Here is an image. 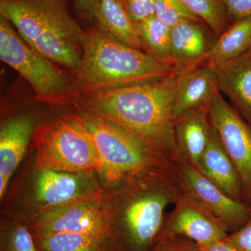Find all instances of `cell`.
I'll return each instance as SVG.
<instances>
[{"instance_id":"1","label":"cell","mask_w":251,"mask_h":251,"mask_svg":"<svg viewBox=\"0 0 251 251\" xmlns=\"http://www.w3.org/2000/svg\"><path fill=\"white\" fill-rule=\"evenodd\" d=\"M195 66L179 68L168 76L143 83L77 92L72 95L71 106L120 125L171 161L176 153L175 93L181 77Z\"/></svg>"},{"instance_id":"2","label":"cell","mask_w":251,"mask_h":251,"mask_svg":"<svg viewBox=\"0 0 251 251\" xmlns=\"http://www.w3.org/2000/svg\"><path fill=\"white\" fill-rule=\"evenodd\" d=\"M64 115L80 126L92 140L100 163L97 174L109 194L171 170L168 157L120 125L74 107Z\"/></svg>"},{"instance_id":"3","label":"cell","mask_w":251,"mask_h":251,"mask_svg":"<svg viewBox=\"0 0 251 251\" xmlns=\"http://www.w3.org/2000/svg\"><path fill=\"white\" fill-rule=\"evenodd\" d=\"M0 14L33 49L72 74L78 70L85 29L66 0H0Z\"/></svg>"},{"instance_id":"4","label":"cell","mask_w":251,"mask_h":251,"mask_svg":"<svg viewBox=\"0 0 251 251\" xmlns=\"http://www.w3.org/2000/svg\"><path fill=\"white\" fill-rule=\"evenodd\" d=\"M179 68L110 40L95 28H89L84 30L80 67L73 74L72 95L158 80Z\"/></svg>"},{"instance_id":"5","label":"cell","mask_w":251,"mask_h":251,"mask_svg":"<svg viewBox=\"0 0 251 251\" xmlns=\"http://www.w3.org/2000/svg\"><path fill=\"white\" fill-rule=\"evenodd\" d=\"M180 195L171 170L111 195L110 230L119 249L150 251L163 229L167 208Z\"/></svg>"},{"instance_id":"6","label":"cell","mask_w":251,"mask_h":251,"mask_svg":"<svg viewBox=\"0 0 251 251\" xmlns=\"http://www.w3.org/2000/svg\"><path fill=\"white\" fill-rule=\"evenodd\" d=\"M0 59L27 80L37 101L59 107L72 104L74 75L28 45L1 16Z\"/></svg>"},{"instance_id":"7","label":"cell","mask_w":251,"mask_h":251,"mask_svg":"<svg viewBox=\"0 0 251 251\" xmlns=\"http://www.w3.org/2000/svg\"><path fill=\"white\" fill-rule=\"evenodd\" d=\"M4 214L27 221L61 206L101 194L97 173H67L33 168Z\"/></svg>"},{"instance_id":"8","label":"cell","mask_w":251,"mask_h":251,"mask_svg":"<svg viewBox=\"0 0 251 251\" xmlns=\"http://www.w3.org/2000/svg\"><path fill=\"white\" fill-rule=\"evenodd\" d=\"M36 170L97 173L100 168L92 140L82 128L66 116L36 126L32 140Z\"/></svg>"},{"instance_id":"9","label":"cell","mask_w":251,"mask_h":251,"mask_svg":"<svg viewBox=\"0 0 251 251\" xmlns=\"http://www.w3.org/2000/svg\"><path fill=\"white\" fill-rule=\"evenodd\" d=\"M171 175L180 193L214 216L228 234L250 217V206L229 197L198 168L181 161H171Z\"/></svg>"},{"instance_id":"10","label":"cell","mask_w":251,"mask_h":251,"mask_svg":"<svg viewBox=\"0 0 251 251\" xmlns=\"http://www.w3.org/2000/svg\"><path fill=\"white\" fill-rule=\"evenodd\" d=\"M112 198L106 191L25 221L36 236L69 232L111 235Z\"/></svg>"},{"instance_id":"11","label":"cell","mask_w":251,"mask_h":251,"mask_svg":"<svg viewBox=\"0 0 251 251\" xmlns=\"http://www.w3.org/2000/svg\"><path fill=\"white\" fill-rule=\"evenodd\" d=\"M209 118L240 177L242 194L251 200V125L218 90L209 105Z\"/></svg>"},{"instance_id":"12","label":"cell","mask_w":251,"mask_h":251,"mask_svg":"<svg viewBox=\"0 0 251 251\" xmlns=\"http://www.w3.org/2000/svg\"><path fill=\"white\" fill-rule=\"evenodd\" d=\"M173 205L171 212L166 214L161 232L186 238L197 244L228 235L219 220L183 195Z\"/></svg>"},{"instance_id":"13","label":"cell","mask_w":251,"mask_h":251,"mask_svg":"<svg viewBox=\"0 0 251 251\" xmlns=\"http://www.w3.org/2000/svg\"><path fill=\"white\" fill-rule=\"evenodd\" d=\"M36 125L29 115L13 117L0 128V198L7 191L11 176L21 163L32 140Z\"/></svg>"},{"instance_id":"14","label":"cell","mask_w":251,"mask_h":251,"mask_svg":"<svg viewBox=\"0 0 251 251\" xmlns=\"http://www.w3.org/2000/svg\"><path fill=\"white\" fill-rule=\"evenodd\" d=\"M211 125L209 106L187 112L175 120L176 156L171 161H181L198 168L210 139Z\"/></svg>"},{"instance_id":"15","label":"cell","mask_w":251,"mask_h":251,"mask_svg":"<svg viewBox=\"0 0 251 251\" xmlns=\"http://www.w3.org/2000/svg\"><path fill=\"white\" fill-rule=\"evenodd\" d=\"M219 90L214 68L205 63L195 66L181 77L173 103L175 120L187 112L209 106Z\"/></svg>"},{"instance_id":"16","label":"cell","mask_w":251,"mask_h":251,"mask_svg":"<svg viewBox=\"0 0 251 251\" xmlns=\"http://www.w3.org/2000/svg\"><path fill=\"white\" fill-rule=\"evenodd\" d=\"M213 68L219 92L227 97L251 125V57L244 54Z\"/></svg>"},{"instance_id":"17","label":"cell","mask_w":251,"mask_h":251,"mask_svg":"<svg viewBox=\"0 0 251 251\" xmlns=\"http://www.w3.org/2000/svg\"><path fill=\"white\" fill-rule=\"evenodd\" d=\"M198 169L229 197L242 202L240 177L213 126L209 144L200 161Z\"/></svg>"},{"instance_id":"18","label":"cell","mask_w":251,"mask_h":251,"mask_svg":"<svg viewBox=\"0 0 251 251\" xmlns=\"http://www.w3.org/2000/svg\"><path fill=\"white\" fill-rule=\"evenodd\" d=\"M203 24L202 21H186L171 28V55L175 67L204 63L213 44Z\"/></svg>"},{"instance_id":"19","label":"cell","mask_w":251,"mask_h":251,"mask_svg":"<svg viewBox=\"0 0 251 251\" xmlns=\"http://www.w3.org/2000/svg\"><path fill=\"white\" fill-rule=\"evenodd\" d=\"M94 25L110 40L144 51L124 0H99Z\"/></svg>"},{"instance_id":"20","label":"cell","mask_w":251,"mask_h":251,"mask_svg":"<svg viewBox=\"0 0 251 251\" xmlns=\"http://www.w3.org/2000/svg\"><path fill=\"white\" fill-rule=\"evenodd\" d=\"M251 47V17L231 24L206 54L204 63L215 67L247 53Z\"/></svg>"},{"instance_id":"21","label":"cell","mask_w":251,"mask_h":251,"mask_svg":"<svg viewBox=\"0 0 251 251\" xmlns=\"http://www.w3.org/2000/svg\"><path fill=\"white\" fill-rule=\"evenodd\" d=\"M34 237L38 251H109L116 245L111 235L59 232Z\"/></svg>"},{"instance_id":"22","label":"cell","mask_w":251,"mask_h":251,"mask_svg":"<svg viewBox=\"0 0 251 251\" xmlns=\"http://www.w3.org/2000/svg\"><path fill=\"white\" fill-rule=\"evenodd\" d=\"M144 52L161 62L175 67L171 55V28L156 16L134 25Z\"/></svg>"},{"instance_id":"23","label":"cell","mask_w":251,"mask_h":251,"mask_svg":"<svg viewBox=\"0 0 251 251\" xmlns=\"http://www.w3.org/2000/svg\"><path fill=\"white\" fill-rule=\"evenodd\" d=\"M0 251H38L27 222L17 216L3 214L0 224Z\"/></svg>"},{"instance_id":"24","label":"cell","mask_w":251,"mask_h":251,"mask_svg":"<svg viewBox=\"0 0 251 251\" xmlns=\"http://www.w3.org/2000/svg\"><path fill=\"white\" fill-rule=\"evenodd\" d=\"M186 8L219 37L231 25L222 0H181Z\"/></svg>"},{"instance_id":"25","label":"cell","mask_w":251,"mask_h":251,"mask_svg":"<svg viewBox=\"0 0 251 251\" xmlns=\"http://www.w3.org/2000/svg\"><path fill=\"white\" fill-rule=\"evenodd\" d=\"M154 16L171 28L184 21H202L181 0H154Z\"/></svg>"},{"instance_id":"26","label":"cell","mask_w":251,"mask_h":251,"mask_svg":"<svg viewBox=\"0 0 251 251\" xmlns=\"http://www.w3.org/2000/svg\"><path fill=\"white\" fill-rule=\"evenodd\" d=\"M149 251H198L196 243L179 236L161 232Z\"/></svg>"},{"instance_id":"27","label":"cell","mask_w":251,"mask_h":251,"mask_svg":"<svg viewBox=\"0 0 251 251\" xmlns=\"http://www.w3.org/2000/svg\"><path fill=\"white\" fill-rule=\"evenodd\" d=\"M126 9L133 24L154 16V0H124Z\"/></svg>"},{"instance_id":"28","label":"cell","mask_w":251,"mask_h":251,"mask_svg":"<svg viewBox=\"0 0 251 251\" xmlns=\"http://www.w3.org/2000/svg\"><path fill=\"white\" fill-rule=\"evenodd\" d=\"M231 24L251 17V0H222Z\"/></svg>"},{"instance_id":"29","label":"cell","mask_w":251,"mask_h":251,"mask_svg":"<svg viewBox=\"0 0 251 251\" xmlns=\"http://www.w3.org/2000/svg\"><path fill=\"white\" fill-rule=\"evenodd\" d=\"M227 239L238 251H251V209L247 222L238 230L229 234Z\"/></svg>"},{"instance_id":"30","label":"cell","mask_w":251,"mask_h":251,"mask_svg":"<svg viewBox=\"0 0 251 251\" xmlns=\"http://www.w3.org/2000/svg\"><path fill=\"white\" fill-rule=\"evenodd\" d=\"M74 1L81 17L91 24L94 25L99 0H74Z\"/></svg>"},{"instance_id":"31","label":"cell","mask_w":251,"mask_h":251,"mask_svg":"<svg viewBox=\"0 0 251 251\" xmlns=\"http://www.w3.org/2000/svg\"><path fill=\"white\" fill-rule=\"evenodd\" d=\"M197 245L198 251H238L227 237Z\"/></svg>"},{"instance_id":"32","label":"cell","mask_w":251,"mask_h":251,"mask_svg":"<svg viewBox=\"0 0 251 251\" xmlns=\"http://www.w3.org/2000/svg\"><path fill=\"white\" fill-rule=\"evenodd\" d=\"M109 251H121L119 249V248L117 247V245H115V247H113L111 249H110Z\"/></svg>"},{"instance_id":"33","label":"cell","mask_w":251,"mask_h":251,"mask_svg":"<svg viewBox=\"0 0 251 251\" xmlns=\"http://www.w3.org/2000/svg\"><path fill=\"white\" fill-rule=\"evenodd\" d=\"M246 54H247V55H249V57H251V49L249 50V51H248V52Z\"/></svg>"}]
</instances>
